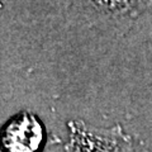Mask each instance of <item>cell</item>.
Here are the masks:
<instances>
[{"label":"cell","instance_id":"6da1fadb","mask_svg":"<svg viewBox=\"0 0 152 152\" xmlns=\"http://www.w3.org/2000/svg\"><path fill=\"white\" fill-rule=\"evenodd\" d=\"M70 140L65 152H132L133 143L121 126L95 128L83 121L69 123Z\"/></svg>","mask_w":152,"mask_h":152},{"label":"cell","instance_id":"3957f363","mask_svg":"<svg viewBox=\"0 0 152 152\" xmlns=\"http://www.w3.org/2000/svg\"><path fill=\"white\" fill-rule=\"evenodd\" d=\"M98 12L113 17L138 15L150 0H88Z\"/></svg>","mask_w":152,"mask_h":152},{"label":"cell","instance_id":"7a4b0ae2","mask_svg":"<svg viewBox=\"0 0 152 152\" xmlns=\"http://www.w3.org/2000/svg\"><path fill=\"white\" fill-rule=\"evenodd\" d=\"M45 137V128L38 117L23 110L0 129V147L4 152H39Z\"/></svg>","mask_w":152,"mask_h":152}]
</instances>
